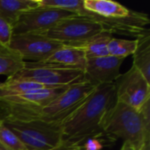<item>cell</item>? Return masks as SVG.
<instances>
[{"label": "cell", "instance_id": "6da1fadb", "mask_svg": "<svg viewBox=\"0 0 150 150\" xmlns=\"http://www.w3.org/2000/svg\"><path fill=\"white\" fill-rule=\"evenodd\" d=\"M115 103L114 83L98 85L87 100L61 124L62 149L80 147L87 139L100 135L102 120Z\"/></svg>", "mask_w": 150, "mask_h": 150}, {"label": "cell", "instance_id": "7a4b0ae2", "mask_svg": "<svg viewBox=\"0 0 150 150\" xmlns=\"http://www.w3.org/2000/svg\"><path fill=\"white\" fill-rule=\"evenodd\" d=\"M101 129L108 136L130 142L135 150L140 149L143 142L150 139V134L145 132L140 112L117 101L105 115Z\"/></svg>", "mask_w": 150, "mask_h": 150}, {"label": "cell", "instance_id": "3957f363", "mask_svg": "<svg viewBox=\"0 0 150 150\" xmlns=\"http://www.w3.org/2000/svg\"><path fill=\"white\" fill-rule=\"evenodd\" d=\"M67 87L45 88L22 95L0 98L1 120L18 121L39 120L42 109Z\"/></svg>", "mask_w": 150, "mask_h": 150}, {"label": "cell", "instance_id": "277c9868", "mask_svg": "<svg viewBox=\"0 0 150 150\" xmlns=\"http://www.w3.org/2000/svg\"><path fill=\"white\" fill-rule=\"evenodd\" d=\"M1 121L18 137L27 150H61L63 148L61 124L40 120Z\"/></svg>", "mask_w": 150, "mask_h": 150}, {"label": "cell", "instance_id": "5b68a950", "mask_svg": "<svg viewBox=\"0 0 150 150\" xmlns=\"http://www.w3.org/2000/svg\"><path fill=\"white\" fill-rule=\"evenodd\" d=\"M97 88V85L85 79L69 85L42 109L39 120L48 123L62 124L87 100Z\"/></svg>", "mask_w": 150, "mask_h": 150}, {"label": "cell", "instance_id": "8992f818", "mask_svg": "<svg viewBox=\"0 0 150 150\" xmlns=\"http://www.w3.org/2000/svg\"><path fill=\"white\" fill-rule=\"evenodd\" d=\"M83 70L66 68L42 62H25V68L11 77L15 80H26L40 83L47 88L69 86L83 80Z\"/></svg>", "mask_w": 150, "mask_h": 150}, {"label": "cell", "instance_id": "52a82bcc", "mask_svg": "<svg viewBox=\"0 0 150 150\" xmlns=\"http://www.w3.org/2000/svg\"><path fill=\"white\" fill-rule=\"evenodd\" d=\"M102 33L107 32L101 24L91 18L76 15L37 33L64 45H76Z\"/></svg>", "mask_w": 150, "mask_h": 150}, {"label": "cell", "instance_id": "ba28073f", "mask_svg": "<svg viewBox=\"0 0 150 150\" xmlns=\"http://www.w3.org/2000/svg\"><path fill=\"white\" fill-rule=\"evenodd\" d=\"M116 101L140 112L150 100V83L134 66L114 82Z\"/></svg>", "mask_w": 150, "mask_h": 150}, {"label": "cell", "instance_id": "9c48e42d", "mask_svg": "<svg viewBox=\"0 0 150 150\" xmlns=\"http://www.w3.org/2000/svg\"><path fill=\"white\" fill-rule=\"evenodd\" d=\"M73 16L76 14L68 11L40 6L22 12L12 25V33L15 35L46 31L60 21Z\"/></svg>", "mask_w": 150, "mask_h": 150}, {"label": "cell", "instance_id": "30bf717a", "mask_svg": "<svg viewBox=\"0 0 150 150\" xmlns=\"http://www.w3.org/2000/svg\"><path fill=\"white\" fill-rule=\"evenodd\" d=\"M62 43L51 40L37 33H27L12 35L9 47L18 53L25 61L42 62Z\"/></svg>", "mask_w": 150, "mask_h": 150}, {"label": "cell", "instance_id": "8fae6325", "mask_svg": "<svg viewBox=\"0 0 150 150\" xmlns=\"http://www.w3.org/2000/svg\"><path fill=\"white\" fill-rule=\"evenodd\" d=\"M123 61L112 55L87 59L83 79L97 86L113 83L121 74L120 69Z\"/></svg>", "mask_w": 150, "mask_h": 150}, {"label": "cell", "instance_id": "7c38bea8", "mask_svg": "<svg viewBox=\"0 0 150 150\" xmlns=\"http://www.w3.org/2000/svg\"><path fill=\"white\" fill-rule=\"evenodd\" d=\"M87 58L84 52L70 45H62L54 51L42 63L84 70Z\"/></svg>", "mask_w": 150, "mask_h": 150}, {"label": "cell", "instance_id": "4fadbf2b", "mask_svg": "<svg viewBox=\"0 0 150 150\" xmlns=\"http://www.w3.org/2000/svg\"><path fill=\"white\" fill-rule=\"evenodd\" d=\"M84 9L105 18L120 19L131 16L134 11L111 0H83Z\"/></svg>", "mask_w": 150, "mask_h": 150}, {"label": "cell", "instance_id": "5bb4252c", "mask_svg": "<svg viewBox=\"0 0 150 150\" xmlns=\"http://www.w3.org/2000/svg\"><path fill=\"white\" fill-rule=\"evenodd\" d=\"M37 7L39 0H0V18L13 25L22 12Z\"/></svg>", "mask_w": 150, "mask_h": 150}, {"label": "cell", "instance_id": "9a60e30c", "mask_svg": "<svg viewBox=\"0 0 150 150\" xmlns=\"http://www.w3.org/2000/svg\"><path fill=\"white\" fill-rule=\"evenodd\" d=\"M112 37V34L110 33H102L91 37V39L80 44L70 46L82 49L84 52L87 59L103 57L109 55L107 46Z\"/></svg>", "mask_w": 150, "mask_h": 150}, {"label": "cell", "instance_id": "2e32d148", "mask_svg": "<svg viewBox=\"0 0 150 150\" xmlns=\"http://www.w3.org/2000/svg\"><path fill=\"white\" fill-rule=\"evenodd\" d=\"M136 40L137 47L133 54V66L150 83V33L144 34Z\"/></svg>", "mask_w": 150, "mask_h": 150}, {"label": "cell", "instance_id": "e0dca14e", "mask_svg": "<svg viewBox=\"0 0 150 150\" xmlns=\"http://www.w3.org/2000/svg\"><path fill=\"white\" fill-rule=\"evenodd\" d=\"M25 62L9 46L0 43V75L13 76L25 68Z\"/></svg>", "mask_w": 150, "mask_h": 150}, {"label": "cell", "instance_id": "ac0fdd59", "mask_svg": "<svg viewBox=\"0 0 150 150\" xmlns=\"http://www.w3.org/2000/svg\"><path fill=\"white\" fill-rule=\"evenodd\" d=\"M45 88L47 87L38 83L26 80H15L7 78L4 83H2L0 87V98L22 95Z\"/></svg>", "mask_w": 150, "mask_h": 150}, {"label": "cell", "instance_id": "d6986e66", "mask_svg": "<svg viewBox=\"0 0 150 150\" xmlns=\"http://www.w3.org/2000/svg\"><path fill=\"white\" fill-rule=\"evenodd\" d=\"M137 47V40H125L112 37L108 43L107 49L109 55L125 59L133 55Z\"/></svg>", "mask_w": 150, "mask_h": 150}, {"label": "cell", "instance_id": "ffe728a7", "mask_svg": "<svg viewBox=\"0 0 150 150\" xmlns=\"http://www.w3.org/2000/svg\"><path fill=\"white\" fill-rule=\"evenodd\" d=\"M0 143L8 150H27L18 137L8 127H6L0 120Z\"/></svg>", "mask_w": 150, "mask_h": 150}, {"label": "cell", "instance_id": "44dd1931", "mask_svg": "<svg viewBox=\"0 0 150 150\" xmlns=\"http://www.w3.org/2000/svg\"><path fill=\"white\" fill-rule=\"evenodd\" d=\"M12 35V25L0 18V43L9 46Z\"/></svg>", "mask_w": 150, "mask_h": 150}, {"label": "cell", "instance_id": "7402d4cb", "mask_svg": "<svg viewBox=\"0 0 150 150\" xmlns=\"http://www.w3.org/2000/svg\"><path fill=\"white\" fill-rule=\"evenodd\" d=\"M103 147L102 142L97 139V137H93L87 139L83 144L80 146V149L82 150H101Z\"/></svg>", "mask_w": 150, "mask_h": 150}, {"label": "cell", "instance_id": "603a6c76", "mask_svg": "<svg viewBox=\"0 0 150 150\" xmlns=\"http://www.w3.org/2000/svg\"><path fill=\"white\" fill-rule=\"evenodd\" d=\"M120 150H135V149L134 148V146L128 142H124L123 144H122V147Z\"/></svg>", "mask_w": 150, "mask_h": 150}, {"label": "cell", "instance_id": "cb8c5ba5", "mask_svg": "<svg viewBox=\"0 0 150 150\" xmlns=\"http://www.w3.org/2000/svg\"><path fill=\"white\" fill-rule=\"evenodd\" d=\"M139 150H150V139L146 140Z\"/></svg>", "mask_w": 150, "mask_h": 150}, {"label": "cell", "instance_id": "d4e9b609", "mask_svg": "<svg viewBox=\"0 0 150 150\" xmlns=\"http://www.w3.org/2000/svg\"><path fill=\"white\" fill-rule=\"evenodd\" d=\"M62 150H82L80 149V147H76V148H71V149H62Z\"/></svg>", "mask_w": 150, "mask_h": 150}, {"label": "cell", "instance_id": "484cf974", "mask_svg": "<svg viewBox=\"0 0 150 150\" xmlns=\"http://www.w3.org/2000/svg\"><path fill=\"white\" fill-rule=\"evenodd\" d=\"M0 150H8L4 145H2L1 143H0Z\"/></svg>", "mask_w": 150, "mask_h": 150}, {"label": "cell", "instance_id": "4316f807", "mask_svg": "<svg viewBox=\"0 0 150 150\" xmlns=\"http://www.w3.org/2000/svg\"><path fill=\"white\" fill-rule=\"evenodd\" d=\"M61 150H62V149H61Z\"/></svg>", "mask_w": 150, "mask_h": 150}]
</instances>
